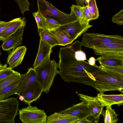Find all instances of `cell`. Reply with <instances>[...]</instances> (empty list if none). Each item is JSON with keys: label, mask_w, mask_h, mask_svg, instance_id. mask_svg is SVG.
<instances>
[{"label": "cell", "mask_w": 123, "mask_h": 123, "mask_svg": "<svg viewBox=\"0 0 123 123\" xmlns=\"http://www.w3.org/2000/svg\"><path fill=\"white\" fill-rule=\"evenodd\" d=\"M75 82L91 86L101 93L111 91L123 92V76L100 69L93 73L87 72L77 78Z\"/></svg>", "instance_id": "6da1fadb"}, {"label": "cell", "mask_w": 123, "mask_h": 123, "mask_svg": "<svg viewBox=\"0 0 123 123\" xmlns=\"http://www.w3.org/2000/svg\"><path fill=\"white\" fill-rule=\"evenodd\" d=\"M58 64L50 58L35 68L36 80L40 84L43 92L47 94L58 71Z\"/></svg>", "instance_id": "7a4b0ae2"}, {"label": "cell", "mask_w": 123, "mask_h": 123, "mask_svg": "<svg viewBox=\"0 0 123 123\" xmlns=\"http://www.w3.org/2000/svg\"><path fill=\"white\" fill-rule=\"evenodd\" d=\"M37 4L38 11L42 15L55 20L61 25L73 22L77 19L74 15L63 12L45 0H37Z\"/></svg>", "instance_id": "3957f363"}, {"label": "cell", "mask_w": 123, "mask_h": 123, "mask_svg": "<svg viewBox=\"0 0 123 123\" xmlns=\"http://www.w3.org/2000/svg\"><path fill=\"white\" fill-rule=\"evenodd\" d=\"M80 44L82 46L93 49L95 47L103 43L123 44V37L118 35H109L95 33L85 32Z\"/></svg>", "instance_id": "277c9868"}, {"label": "cell", "mask_w": 123, "mask_h": 123, "mask_svg": "<svg viewBox=\"0 0 123 123\" xmlns=\"http://www.w3.org/2000/svg\"><path fill=\"white\" fill-rule=\"evenodd\" d=\"M17 98L11 97L0 100V123H15L19 110Z\"/></svg>", "instance_id": "5b68a950"}, {"label": "cell", "mask_w": 123, "mask_h": 123, "mask_svg": "<svg viewBox=\"0 0 123 123\" xmlns=\"http://www.w3.org/2000/svg\"><path fill=\"white\" fill-rule=\"evenodd\" d=\"M19 111V118L23 123H46L47 115L43 110L28 104Z\"/></svg>", "instance_id": "8992f818"}, {"label": "cell", "mask_w": 123, "mask_h": 123, "mask_svg": "<svg viewBox=\"0 0 123 123\" xmlns=\"http://www.w3.org/2000/svg\"><path fill=\"white\" fill-rule=\"evenodd\" d=\"M93 49L96 55L123 60V44L103 43L95 47Z\"/></svg>", "instance_id": "52a82bcc"}, {"label": "cell", "mask_w": 123, "mask_h": 123, "mask_svg": "<svg viewBox=\"0 0 123 123\" xmlns=\"http://www.w3.org/2000/svg\"><path fill=\"white\" fill-rule=\"evenodd\" d=\"M92 26L89 23L82 24L77 19L73 22L61 25L58 29L65 30L69 37L74 41Z\"/></svg>", "instance_id": "ba28073f"}, {"label": "cell", "mask_w": 123, "mask_h": 123, "mask_svg": "<svg viewBox=\"0 0 123 123\" xmlns=\"http://www.w3.org/2000/svg\"><path fill=\"white\" fill-rule=\"evenodd\" d=\"M80 99L87 105L92 116L95 119H99L103 108L97 97H93L78 93Z\"/></svg>", "instance_id": "9c48e42d"}, {"label": "cell", "mask_w": 123, "mask_h": 123, "mask_svg": "<svg viewBox=\"0 0 123 123\" xmlns=\"http://www.w3.org/2000/svg\"><path fill=\"white\" fill-rule=\"evenodd\" d=\"M59 112L76 117L80 120L87 118L91 116V113L87 104L82 101Z\"/></svg>", "instance_id": "30bf717a"}, {"label": "cell", "mask_w": 123, "mask_h": 123, "mask_svg": "<svg viewBox=\"0 0 123 123\" xmlns=\"http://www.w3.org/2000/svg\"><path fill=\"white\" fill-rule=\"evenodd\" d=\"M53 47L44 41L40 39L37 54L33 65L35 68L50 58Z\"/></svg>", "instance_id": "8fae6325"}, {"label": "cell", "mask_w": 123, "mask_h": 123, "mask_svg": "<svg viewBox=\"0 0 123 123\" xmlns=\"http://www.w3.org/2000/svg\"><path fill=\"white\" fill-rule=\"evenodd\" d=\"M27 49L24 46L13 49L9 53L7 58L9 67L13 69L20 64L26 53Z\"/></svg>", "instance_id": "7c38bea8"}, {"label": "cell", "mask_w": 123, "mask_h": 123, "mask_svg": "<svg viewBox=\"0 0 123 123\" xmlns=\"http://www.w3.org/2000/svg\"><path fill=\"white\" fill-rule=\"evenodd\" d=\"M24 29H18L3 41L1 47L3 50L8 51L22 44Z\"/></svg>", "instance_id": "4fadbf2b"}, {"label": "cell", "mask_w": 123, "mask_h": 123, "mask_svg": "<svg viewBox=\"0 0 123 123\" xmlns=\"http://www.w3.org/2000/svg\"><path fill=\"white\" fill-rule=\"evenodd\" d=\"M26 24V20L24 17L12 19V22L0 34V40L3 41L18 29H24Z\"/></svg>", "instance_id": "5bb4252c"}, {"label": "cell", "mask_w": 123, "mask_h": 123, "mask_svg": "<svg viewBox=\"0 0 123 123\" xmlns=\"http://www.w3.org/2000/svg\"><path fill=\"white\" fill-rule=\"evenodd\" d=\"M42 92L40 84L36 80L23 96V102L27 104H31L39 98Z\"/></svg>", "instance_id": "9a60e30c"}, {"label": "cell", "mask_w": 123, "mask_h": 123, "mask_svg": "<svg viewBox=\"0 0 123 123\" xmlns=\"http://www.w3.org/2000/svg\"><path fill=\"white\" fill-rule=\"evenodd\" d=\"M101 104L104 107L111 106L117 105L119 107L123 104V95H106L104 93H98L97 96Z\"/></svg>", "instance_id": "2e32d148"}, {"label": "cell", "mask_w": 123, "mask_h": 123, "mask_svg": "<svg viewBox=\"0 0 123 123\" xmlns=\"http://www.w3.org/2000/svg\"><path fill=\"white\" fill-rule=\"evenodd\" d=\"M80 120L77 117L72 115L55 112L47 117V123H77Z\"/></svg>", "instance_id": "e0dca14e"}, {"label": "cell", "mask_w": 123, "mask_h": 123, "mask_svg": "<svg viewBox=\"0 0 123 123\" xmlns=\"http://www.w3.org/2000/svg\"><path fill=\"white\" fill-rule=\"evenodd\" d=\"M36 74L35 68L30 67L24 74V78L18 91L17 95L23 96L31 85L36 80Z\"/></svg>", "instance_id": "ac0fdd59"}, {"label": "cell", "mask_w": 123, "mask_h": 123, "mask_svg": "<svg viewBox=\"0 0 123 123\" xmlns=\"http://www.w3.org/2000/svg\"><path fill=\"white\" fill-rule=\"evenodd\" d=\"M24 75V74H21V77L19 79L0 90V100L5 99L11 95L17 94Z\"/></svg>", "instance_id": "d6986e66"}, {"label": "cell", "mask_w": 123, "mask_h": 123, "mask_svg": "<svg viewBox=\"0 0 123 123\" xmlns=\"http://www.w3.org/2000/svg\"><path fill=\"white\" fill-rule=\"evenodd\" d=\"M49 31L56 39L58 43V45L65 46L72 43L74 41L69 37L65 30L57 28Z\"/></svg>", "instance_id": "ffe728a7"}, {"label": "cell", "mask_w": 123, "mask_h": 123, "mask_svg": "<svg viewBox=\"0 0 123 123\" xmlns=\"http://www.w3.org/2000/svg\"><path fill=\"white\" fill-rule=\"evenodd\" d=\"M40 38L53 47L58 45V43L55 36L49 31L44 29H38Z\"/></svg>", "instance_id": "44dd1931"}, {"label": "cell", "mask_w": 123, "mask_h": 123, "mask_svg": "<svg viewBox=\"0 0 123 123\" xmlns=\"http://www.w3.org/2000/svg\"><path fill=\"white\" fill-rule=\"evenodd\" d=\"M106 109L103 110L101 114L104 118L105 123H116L118 120L117 114L115 110L112 109L111 106L106 107Z\"/></svg>", "instance_id": "7402d4cb"}, {"label": "cell", "mask_w": 123, "mask_h": 123, "mask_svg": "<svg viewBox=\"0 0 123 123\" xmlns=\"http://www.w3.org/2000/svg\"><path fill=\"white\" fill-rule=\"evenodd\" d=\"M96 61L100 65L109 66L123 67V60L109 58L100 56Z\"/></svg>", "instance_id": "603a6c76"}, {"label": "cell", "mask_w": 123, "mask_h": 123, "mask_svg": "<svg viewBox=\"0 0 123 123\" xmlns=\"http://www.w3.org/2000/svg\"><path fill=\"white\" fill-rule=\"evenodd\" d=\"M80 6L77 5H72L70 7L71 14L75 15L80 22L83 24L89 23L86 17L81 11Z\"/></svg>", "instance_id": "cb8c5ba5"}, {"label": "cell", "mask_w": 123, "mask_h": 123, "mask_svg": "<svg viewBox=\"0 0 123 123\" xmlns=\"http://www.w3.org/2000/svg\"><path fill=\"white\" fill-rule=\"evenodd\" d=\"M41 16L44 29L49 31L58 28L61 25L57 21L51 18Z\"/></svg>", "instance_id": "d4e9b609"}, {"label": "cell", "mask_w": 123, "mask_h": 123, "mask_svg": "<svg viewBox=\"0 0 123 123\" xmlns=\"http://www.w3.org/2000/svg\"><path fill=\"white\" fill-rule=\"evenodd\" d=\"M21 76V74L17 72L13 75L0 80V90L7 85L18 80L20 79Z\"/></svg>", "instance_id": "484cf974"}, {"label": "cell", "mask_w": 123, "mask_h": 123, "mask_svg": "<svg viewBox=\"0 0 123 123\" xmlns=\"http://www.w3.org/2000/svg\"><path fill=\"white\" fill-rule=\"evenodd\" d=\"M7 63L3 65L0 63V80L6 78L16 73L17 72L11 68L7 67Z\"/></svg>", "instance_id": "4316f807"}, {"label": "cell", "mask_w": 123, "mask_h": 123, "mask_svg": "<svg viewBox=\"0 0 123 123\" xmlns=\"http://www.w3.org/2000/svg\"><path fill=\"white\" fill-rule=\"evenodd\" d=\"M100 69L108 72L121 76H123V67L109 66L100 65Z\"/></svg>", "instance_id": "83f0119b"}, {"label": "cell", "mask_w": 123, "mask_h": 123, "mask_svg": "<svg viewBox=\"0 0 123 123\" xmlns=\"http://www.w3.org/2000/svg\"><path fill=\"white\" fill-rule=\"evenodd\" d=\"M88 9L91 14L93 20L97 19L99 17V12L96 0H89L87 6Z\"/></svg>", "instance_id": "f1b7e54d"}, {"label": "cell", "mask_w": 123, "mask_h": 123, "mask_svg": "<svg viewBox=\"0 0 123 123\" xmlns=\"http://www.w3.org/2000/svg\"><path fill=\"white\" fill-rule=\"evenodd\" d=\"M18 6L22 14H24L25 12L30 11L29 9L30 3L28 0H14Z\"/></svg>", "instance_id": "f546056e"}, {"label": "cell", "mask_w": 123, "mask_h": 123, "mask_svg": "<svg viewBox=\"0 0 123 123\" xmlns=\"http://www.w3.org/2000/svg\"><path fill=\"white\" fill-rule=\"evenodd\" d=\"M81 45L79 46L75 50L74 54L75 59L78 61L87 60L85 53L81 50Z\"/></svg>", "instance_id": "4dcf8cb0"}, {"label": "cell", "mask_w": 123, "mask_h": 123, "mask_svg": "<svg viewBox=\"0 0 123 123\" xmlns=\"http://www.w3.org/2000/svg\"><path fill=\"white\" fill-rule=\"evenodd\" d=\"M112 22L120 25H123V9L114 15L112 18Z\"/></svg>", "instance_id": "1f68e13d"}, {"label": "cell", "mask_w": 123, "mask_h": 123, "mask_svg": "<svg viewBox=\"0 0 123 123\" xmlns=\"http://www.w3.org/2000/svg\"><path fill=\"white\" fill-rule=\"evenodd\" d=\"M32 14L36 20L38 29H44L41 13L37 11L33 13Z\"/></svg>", "instance_id": "d6a6232c"}, {"label": "cell", "mask_w": 123, "mask_h": 123, "mask_svg": "<svg viewBox=\"0 0 123 123\" xmlns=\"http://www.w3.org/2000/svg\"><path fill=\"white\" fill-rule=\"evenodd\" d=\"M80 9L88 22L93 20L92 17L88 9L87 6L84 7H81Z\"/></svg>", "instance_id": "836d02e7"}, {"label": "cell", "mask_w": 123, "mask_h": 123, "mask_svg": "<svg viewBox=\"0 0 123 123\" xmlns=\"http://www.w3.org/2000/svg\"><path fill=\"white\" fill-rule=\"evenodd\" d=\"M12 21V20L8 22L0 21V34L3 31Z\"/></svg>", "instance_id": "e575fe53"}, {"label": "cell", "mask_w": 123, "mask_h": 123, "mask_svg": "<svg viewBox=\"0 0 123 123\" xmlns=\"http://www.w3.org/2000/svg\"><path fill=\"white\" fill-rule=\"evenodd\" d=\"M77 5L84 7L88 5L89 0H75Z\"/></svg>", "instance_id": "d590c367"}, {"label": "cell", "mask_w": 123, "mask_h": 123, "mask_svg": "<svg viewBox=\"0 0 123 123\" xmlns=\"http://www.w3.org/2000/svg\"><path fill=\"white\" fill-rule=\"evenodd\" d=\"M96 60L95 58L93 57H90L88 61V63L91 66H94L95 65Z\"/></svg>", "instance_id": "8d00e7d4"}, {"label": "cell", "mask_w": 123, "mask_h": 123, "mask_svg": "<svg viewBox=\"0 0 123 123\" xmlns=\"http://www.w3.org/2000/svg\"><path fill=\"white\" fill-rule=\"evenodd\" d=\"M92 122L91 121L87 119V118H85L80 120L77 123H91Z\"/></svg>", "instance_id": "74e56055"}, {"label": "cell", "mask_w": 123, "mask_h": 123, "mask_svg": "<svg viewBox=\"0 0 123 123\" xmlns=\"http://www.w3.org/2000/svg\"><path fill=\"white\" fill-rule=\"evenodd\" d=\"M19 98L20 100L22 101H23L24 99L23 96H19Z\"/></svg>", "instance_id": "f35d334b"}, {"label": "cell", "mask_w": 123, "mask_h": 123, "mask_svg": "<svg viewBox=\"0 0 123 123\" xmlns=\"http://www.w3.org/2000/svg\"><path fill=\"white\" fill-rule=\"evenodd\" d=\"M1 52L0 50V56H1Z\"/></svg>", "instance_id": "ab89813d"}, {"label": "cell", "mask_w": 123, "mask_h": 123, "mask_svg": "<svg viewBox=\"0 0 123 123\" xmlns=\"http://www.w3.org/2000/svg\"></svg>", "instance_id": "60d3db41"}]
</instances>
